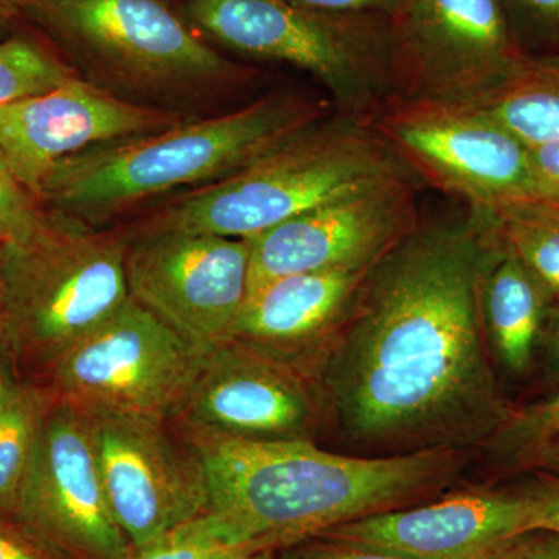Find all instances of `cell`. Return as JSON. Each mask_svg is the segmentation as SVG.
I'll list each match as a JSON object with an SVG mask.
<instances>
[{
    "label": "cell",
    "instance_id": "36",
    "mask_svg": "<svg viewBox=\"0 0 559 559\" xmlns=\"http://www.w3.org/2000/svg\"><path fill=\"white\" fill-rule=\"evenodd\" d=\"M25 0H0V43L9 38L14 22L24 16Z\"/></svg>",
    "mask_w": 559,
    "mask_h": 559
},
{
    "label": "cell",
    "instance_id": "27",
    "mask_svg": "<svg viewBox=\"0 0 559 559\" xmlns=\"http://www.w3.org/2000/svg\"><path fill=\"white\" fill-rule=\"evenodd\" d=\"M43 219L39 202L0 159V240L7 245L31 240Z\"/></svg>",
    "mask_w": 559,
    "mask_h": 559
},
{
    "label": "cell",
    "instance_id": "8",
    "mask_svg": "<svg viewBox=\"0 0 559 559\" xmlns=\"http://www.w3.org/2000/svg\"><path fill=\"white\" fill-rule=\"evenodd\" d=\"M389 20L393 100L479 105L525 57L500 0H400Z\"/></svg>",
    "mask_w": 559,
    "mask_h": 559
},
{
    "label": "cell",
    "instance_id": "16",
    "mask_svg": "<svg viewBox=\"0 0 559 559\" xmlns=\"http://www.w3.org/2000/svg\"><path fill=\"white\" fill-rule=\"evenodd\" d=\"M186 120L189 117L121 100L73 75L53 90L0 108V159L38 201L61 160Z\"/></svg>",
    "mask_w": 559,
    "mask_h": 559
},
{
    "label": "cell",
    "instance_id": "33",
    "mask_svg": "<svg viewBox=\"0 0 559 559\" xmlns=\"http://www.w3.org/2000/svg\"><path fill=\"white\" fill-rule=\"evenodd\" d=\"M308 9L329 13H370L392 16L400 0H293Z\"/></svg>",
    "mask_w": 559,
    "mask_h": 559
},
{
    "label": "cell",
    "instance_id": "24",
    "mask_svg": "<svg viewBox=\"0 0 559 559\" xmlns=\"http://www.w3.org/2000/svg\"><path fill=\"white\" fill-rule=\"evenodd\" d=\"M558 436L559 390L546 399L514 406L481 450L496 468L521 473L530 457Z\"/></svg>",
    "mask_w": 559,
    "mask_h": 559
},
{
    "label": "cell",
    "instance_id": "2",
    "mask_svg": "<svg viewBox=\"0 0 559 559\" xmlns=\"http://www.w3.org/2000/svg\"><path fill=\"white\" fill-rule=\"evenodd\" d=\"M207 487L210 520L250 554H275L326 530L436 498L469 451L337 454L314 441L187 440Z\"/></svg>",
    "mask_w": 559,
    "mask_h": 559
},
{
    "label": "cell",
    "instance_id": "22",
    "mask_svg": "<svg viewBox=\"0 0 559 559\" xmlns=\"http://www.w3.org/2000/svg\"><path fill=\"white\" fill-rule=\"evenodd\" d=\"M39 382L13 377L0 392V516L13 520L36 441L51 406Z\"/></svg>",
    "mask_w": 559,
    "mask_h": 559
},
{
    "label": "cell",
    "instance_id": "17",
    "mask_svg": "<svg viewBox=\"0 0 559 559\" xmlns=\"http://www.w3.org/2000/svg\"><path fill=\"white\" fill-rule=\"evenodd\" d=\"M533 530L527 499L514 488H469L326 530L396 559H487Z\"/></svg>",
    "mask_w": 559,
    "mask_h": 559
},
{
    "label": "cell",
    "instance_id": "12",
    "mask_svg": "<svg viewBox=\"0 0 559 559\" xmlns=\"http://www.w3.org/2000/svg\"><path fill=\"white\" fill-rule=\"evenodd\" d=\"M168 419L186 440L314 441L325 412L314 378L224 341L200 353Z\"/></svg>",
    "mask_w": 559,
    "mask_h": 559
},
{
    "label": "cell",
    "instance_id": "25",
    "mask_svg": "<svg viewBox=\"0 0 559 559\" xmlns=\"http://www.w3.org/2000/svg\"><path fill=\"white\" fill-rule=\"evenodd\" d=\"M274 554H250L221 536L207 513L194 518L148 546L132 549L127 559H272Z\"/></svg>",
    "mask_w": 559,
    "mask_h": 559
},
{
    "label": "cell",
    "instance_id": "19",
    "mask_svg": "<svg viewBox=\"0 0 559 559\" xmlns=\"http://www.w3.org/2000/svg\"><path fill=\"white\" fill-rule=\"evenodd\" d=\"M489 237L480 277L481 325L499 377L522 380L539 360L555 301L509 249Z\"/></svg>",
    "mask_w": 559,
    "mask_h": 559
},
{
    "label": "cell",
    "instance_id": "4",
    "mask_svg": "<svg viewBox=\"0 0 559 559\" xmlns=\"http://www.w3.org/2000/svg\"><path fill=\"white\" fill-rule=\"evenodd\" d=\"M24 16L80 79L146 108L197 119L253 79L162 0H25Z\"/></svg>",
    "mask_w": 559,
    "mask_h": 559
},
{
    "label": "cell",
    "instance_id": "32",
    "mask_svg": "<svg viewBox=\"0 0 559 559\" xmlns=\"http://www.w3.org/2000/svg\"><path fill=\"white\" fill-rule=\"evenodd\" d=\"M487 559H559V533L530 530L514 536Z\"/></svg>",
    "mask_w": 559,
    "mask_h": 559
},
{
    "label": "cell",
    "instance_id": "14",
    "mask_svg": "<svg viewBox=\"0 0 559 559\" xmlns=\"http://www.w3.org/2000/svg\"><path fill=\"white\" fill-rule=\"evenodd\" d=\"M110 511L132 549L207 511L200 460L170 419L86 414Z\"/></svg>",
    "mask_w": 559,
    "mask_h": 559
},
{
    "label": "cell",
    "instance_id": "6",
    "mask_svg": "<svg viewBox=\"0 0 559 559\" xmlns=\"http://www.w3.org/2000/svg\"><path fill=\"white\" fill-rule=\"evenodd\" d=\"M127 237L44 210L31 240L7 245L0 355L11 373L38 381L73 345L131 299Z\"/></svg>",
    "mask_w": 559,
    "mask_h": 559
},
{
    "label": "cell",
    "instance_id": "35",
    "mask_svg": "<svg viewBox=\"0 0 559 559\" xmlns=\"http://www.w3.org/2000/svg\"><path fill=\"white\" fill-rule=\"evenodd\" d=\"M527 471H540V473L559 476V436L530 457L521 473H527Z\"/></svg>",
    "mask_w": 559,
    "mask_h": 559
},
{
    "label": "cell",
    "instance_id": "7",
    "mask_svg": "<svg viewBox=\"0 0 559 559\" xmlns=\"http://www.w3.org/2000/svg\"><path fill=\"white\" fill-rule=\"evenodd\" d=\"M194 31L237 53L307 70L342 114L369 120L392 95L390 20L293 0H187Z\"/></svg>",
    "mask_w": 559,
    "mask_h": 559
},
{
    "label": "cell",
    "instance_id": "13",
    "mask_svg": "<svg viewBox=\"0 0 559 559\" xmlns=\"http://www.w3.org/2000/svg\"><path fill=\"white\" fill-rule=\"evenodd\" d=\"M14 521L64 559H127L132 547L110 511L90 417L51 401Z\"/></svg>",
    "mask_w": 559,
    "mask_h": 559
},
{
    "label": "cell",
    "instance_id": "18",
    "mask_svg": "<svg viewBox=\"0 0 559 559\" xmlns=\"http://www.w3.org/2000/svg\"><path fill=\"white\" fill-rule=\"evenodd\" d=\"M371 267L304 272L267 283L250 294L227 341L316 380Z\"/></svg>",
    "mask_w": 559,
    "mask_h": 559
},
{
    "label": "cell",
    "instance_id": "15",
    "mask_svg": "<svg viewBox=\"0 0 559 559\" xmlns=\"http://www.w3.org/2000/svg\"><path fill=\"white\" fill-rule=\"evenodd\" d=\"M415 179L356 191L249 238V296L288 275L377 263L419 224Z\"/></svg>",
    "mask_w": 559,
    "mask_h": 559
},
{
    "label": "cell",
    "instance_id": "26",
    "mask_svg": "<svg viewBox=\"0 0 559 559\" xmlns=\"http://www.w3.org/2000/svg\"><path fill=\"white\" fill-rule=\"evenodd\" d=\"M525 53L559 55V0H500Z\"/></svg>",
    "mask_w": 559,
    "mask_h": 559
},
{
    "label": "cell",
    "instance_id": "23",
    "mask_svg": "<svg viewBox=\"0 0 559 559\" xmlns=\"http://www.w3.org/2000/svg\"><path fill=\"white\" fill-rule=\"evenodd\" d=\"M73 75L47 40L17 33L0 43V108L53 90Z\"/></svg>",
    "mask_w": 559,
    "mask_h": 559
},
{
    "label": "cell",
    "instance_id": "28",
    "mask_svg": "<svg viewBox=\"0 0 559 559\" xmlns=\"http://www.w3.org/2000/svg\"><path fill=\"white\" fill-rule=\"evenodd\" d=\"M528 479L518 485L532 511L533 530L559 533V476L527 471Z\"/></svg>",
    "mask_w": 559,
    "mask_h": 559
},
{
    "label": "cell",
    "instance_id": "3",
    "mask_svg": "<svg viewBox=\"0 0 559 559\" xmlns=\"http://www.w3.org/2000/svg\"><path fill=\"white\" fill-rule=\"evenodd\" d=\"M329 116V102L275 92L230 112L197 117L68 157L50 171L38 202L46 212L83 226L110 229V223L134 218L135 210L173 191L226 178Z\"/></svg>",
    "mask_w": 559,
    "mask_h": 559
},
{
    "label": "cell",
    "instance_id": "11",
    "mask_svg": "<svg viewBox=\"0 0 559 559\" xmlns=\"http://www.w3.org/2000/svg\"><path fill=\"white\" fill-rule=\"evenodd\" d=\"M132 299L164 320L197 352L229 340L250 286V240L182 230L130 229Z\"/></svg>",
    "mask_w": 559,
    "mask_h": 559
},
{
    "label": "cell",
    "instance_id": "37",
    "mask_svg": "<svg viewBox=\"0 0 559 559\" xmlns=\"http://www.w3.org/2000/svg\"><path fill=\"white\" fill-rule=\"evenodd\" d=\"M7 293V242L0 240V319L5 307Z\"/></svg>",
    "mask_w": 559,
    "mask_h": 559
},
{
    "label": "cell",
    "instance_id": "5",
    "mask_svg": "<svg viewBox=\"0 0 559 559\" xmlns=\"http://www.w3.org/2000/svg\"><path fill=\"white\" fill-rule=\"evenodd\" d=\"M407 175L369 120L329 116L240 170L183 191L124 227L249 240L326 202Z\"/></svg>",
    "mask_w": 559,
    "mask_h": 559
},
{
    "label": "cell",
    "instance_id": "34",
    "mask_svg": "<svg viewBox=\"0 0 559 559\" xmlns=\"http://www.w3.org/2000/svg\"><path fill=\"white\" fill-rule=\"evenodd\" d=\"M546 380L559 384V305L551 310L539 355Z\"/></svg>",
    "mask_w": 559,
    "mask_h": 559
},
{
    "label": "cell",
    "instance_id": "1",
    "mask_svg": "<svg viewBox=\"0 0 559 559\" xmlns=\"http://www.w3.org/2000/svg\"><path fill=\"white\" fill-rule=\"evenodd\" d=\"M489 246L474 215L419 223L371 267L316 374L325 423L356 455L471 451L509 418L481 325Z\"/></svg>",
    "mask_w": 559,
    "mask_h": 559
},
{
    "label": "cell",
    "instance_id": "29",
    "mask_svg": "<svg viewBox=\"0 0 559 559\" xmlns=\"http://www.w3.org/2000/svg\"><path fill=\"white\" fill-rule=\"evenodd\" d=\"M527 153L533 197L559 205V139L527 146Z\"/></svg>",
    "mask_w": 559,
    "mask_h": 559
},
{
    "label": "cell",
    "instance_id": "9",
    "mask_svg": "<svg viewBox=\"0 0 559 559\" xmlns=\"http://www.w3.org/2000/svg\"><path fill=\"white\" fill-rule=\"evenodd\" d=\"M198 359L200 352L131 297L36 382L84 414L170 418Z\"/></svg>",
    "mask_w": 559,
    "mask_h": 559
},
{
    "label": "cell",
    "instance_id": "30",
    "mask_svg": "<svg viewBox=\"0 0 559 559\" xmlns=\"http://www.w3.org/2000/svg\"><path fill=\"white\" fill-rule=\"evenodd\" d=\"M272 559H396L345 540L314 536L275 551Z\"/></svg>",
    "mask_w": 559,
    "mask_h": 559
},
{
    "label": "cell",
    "instance_id": "20",
    "mask_svg": "<svg viewBox=\"0 0 559 559\" xmlns=\"http://www.w3.org/2000/svg\"><path fill=\"white\" fill-rule=\"evenodd\" d=\"M474 106L524 145L559 139V55L525 53L510 79Z\"/></svg>",
    "mask_w": 559,
    "mask_h": 559
},
{
    "label": "cell",
    "instance_id": "10",
    "mask_svg": "<svg viewBox=\"0 0 559 559\" xmlns=\"http://www.w3.org/2000/svg\"><path fill=\"white\" fill-rule=\"evenodd\" d=\"M369 123L415 178L473 212L535 198L527 145L476 106L389 98Z\"/></svg>",
    "mask_w": 559,
    "mask_h": 559
},
{
    "label": "cell",
    "instance_id": "31",
    "mask_svg": "<svg viewBox=\"0 0 559 559\" xmlns=\"http://www.w3.org/2000/svg\"><path fill=\"white\" fill-rule=\"evenodd\" d=\"M0 559H64L24 525L0 516Z\"/></svg>",
    "mask_w": 559,
    "mask_h": 559
},
{
    "label": "cell",
    "instance_id": "21",
    "mask_svg": "<svg viewBox=\"0 0 559 559\" xmlns=\"http://www.w3.org/2000/svg\"><path fill=\"white\" fill-rule=\"evenodd\" d=\"M473 213L559 305V205L525 198Z\"/></svg>",
    "mask_w": 559,
    "mask_h": 559
}]
</instances>
